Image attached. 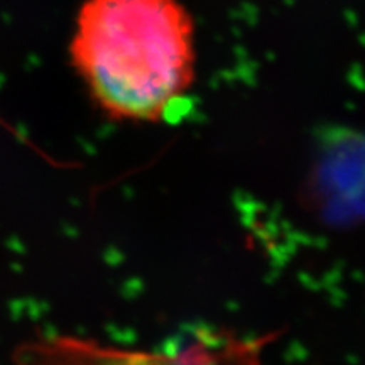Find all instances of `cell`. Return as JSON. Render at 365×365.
I'll return each mask as SVG.
<instances>
[{"instance_id":"cell-1","label":"cell","mask_w":365,"mask_h":365,"mask_svg":"<svg viewBox=\"0 0 365 365\" xmlns=\"http://www.w3.org/2000/svg\"><path fill=\"white\" fill-rule=\"evenodd\" d=\"M70 51L117 120H163L195 80V24L181 0H86Z\"/></svg>"}]
</instances>
